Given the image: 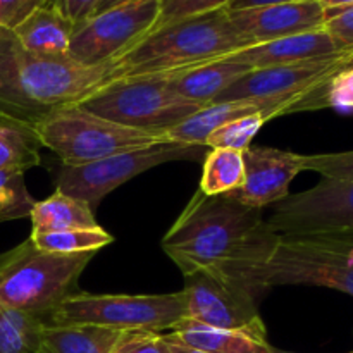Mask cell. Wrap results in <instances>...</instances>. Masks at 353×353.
I'll return each mask as SVG.
<instances>
[{"label":"cell","mask_w":353,"mask_h":353,"mask_svg":"<svg viewBox=\"0 0 353 353\" xmlns=\"http://www.w3.org/2000/svg\"><path fill=\"white\" fill-rule=\"evenodd\" d=\"M188 317L183 292L162 295H93L76 292L48 316L45 326H100L117 331H171Z\"/></svg>","instance_id":"8"},{"label":"cell","mask_w":353,"mask_h":353,"mask_svg":"<svg viewBox=\"0 0 353 353\" xmlns=\"http://www.w3.org/2000/svg\"><path fill=\"white\" fill-rule=\"evenodd\" d=\"M112 72L114 62L83 65L69 55L31 54L12 30L0 28V126L34 134L55 110L83 102L112 81Z\"/></svg>","instance_id":"2"},{"label":"cell","mask_w":353,"mask_h":353,"mask_svg":"<svg viewBox=\"0 0 353 353\" xmlns=\"http://www.w3.org/2000/svg\"><path fill=\"white\" fill-rule=\"evenodd\" d=\"M352 68H353V50L348 52V54L343 57V61H341V65H340V71H345V69H352Z\"/></svg>","instance_id":"39"},{"label":"cell","mask_w":353,"mask_h":353,"mask_svg":"<svg viewBox=\"0 0 353 353\" xmlns=\"http://www.w3.org/2000/svg\"><path fill=\"white\" fill-rule=\"evenodd\" d=\"M43 327L38 317L0 305V353H38Z\"/></svg>","instance_id":"24"},{"label":"cell","mask_w":353,"mask_h":353,"mask_svg":"<svg viewBox=\"0 0 353 353\" xmlns=\"http://www.w3.org/2000/svg\"><path fill=\"white\" fill-rule=\"evenodd\" d=\"M324 9H336V7H350L353 0H319Z\"/></svg>","instance_id":"37"},{"label":"cell","mask_w":353,"mask_h":353,"mask_svg":"<svg viewBox=\"0 0 353 353\" xmlns=\"http://www.w3.org/2000/svg\"><path fill=\"white\" fill-rule=\"evenodd\" d=\"M38 138L30 131L12 126H0V171L24 174L40 165Z\"/></svg>","instance_id":"26"},{"label":"cell","mask_w":353,"mask_h":353,"mask_svg":"<svg viewBox=\"0 0 353 353\" xmlns=\"http://www.w3.org/2000/svg\"><path fill=\"white\" fill-rule=\"evenodd\" d=\"M38 143L54 152L62 165L76 168L110 155L164 141V134L134 130L76 105L55 110L34 130Z\"/></svg>","instance_id":"6"},{"label":"cell","mask_w":353,"mask_h":353,"mask_svg":"<svg viewBox=\"0 0 353 353\" xmlns=\"http://www.w3.org/2000/svg\"><path fill=\"white\" fill-rule=\"evenodd\" d=\"M286 103L278 99L268 100H231V102H214L202 107L186 117L178 126L171 128L164 133V138L169 141L185 145H199L205 147L207 138L212 131L223 126L224 123L238 119V117L248 116V114L261 112L264 114L265 121L283 116Z\"/></svg>","instance_id":"17"},{"label":"cell","mask_w":353,"mask_h":353,"mask_svg":"<svg viewBox=\"0 0 353 353\" xmlns=\"http://www.w3.org/2000/svg\"><path fill=\"white\" fill-rule=\"evenodd\" d=\"M171 352L172 353H203V352L193 350V348H186L183 347V345H176V343H171Z\"/></svg>","instance_id":"40"},{"label":"cell","mask_w":353,"mask_h":353,"mask_svg":"<svg viewBox=\"0 0 353 353\" xmlns=\"http://www.w3.org/2000/svg\"><path fill=\"white\" fill-rule=\"evenodd\" d=\"M247 47L250 41L231 24L228 9L210 10L148 33L114 62L112 79L185 71Z\"/></svg>","instance_id":"3"},{"label":"cell","mask_w":353,"mask_h":353,"mask_svg":"<svg viewBox=\"0 0 353 353\" xmlns=\"http://www.w3.org/2000/svg\"><path fill=\"white\" fill-rule=\"evenodd\" d=\"M37 200L28 192L24 174L0 171V224L30 217Z\"/></svg>","instance_id":"28"},{"label":"cell","mask_w":353,"mask_h":353,"mask_svg":"<svg viewBox=\"0 0 353 353\" xmlns=\"http://www.w3.org/2000/svg\"><path fill=\"white\" fill-rule=\"evenodd\" d=\"M76 24L54 3L40 7L12 30L17 41L28 52L43 57H65Z\"/></svg>","instance_id":"19"},{"label":"cell","mask_w":353,"mask_h":353,"mask_svg":"<svg viewBox=\"0 0 353 353\" xmlns=\"http://www.w3.org/2000/svg\"><path fill=\"white\" fill-rule=\"evenodd\" d=\"M265 123L268 121H265L264 114L261 112L248 114V116L224 123L223 126H219L216 131L210 133V137L205 141V147L231 148V150L245 152L248 147H252V140Z\"/></svg>","instance_id":"27"},{"label":"cell","mask_w":353,"mask_h":353,"mask_svg":"<svg viewBox=\"0 0 353 353\" xmlns=\"http://www.w3.org/2000/svg\"><path fill=\"white\" fill-rule=\"evenodd\" d=\"M95 254H50L38 250L28 238L0 254V305L47 323L48 316L74 295Z\"/></svg>","instance_id":"5"},{"label":"cell","mask_w":353,"mask_h":353,"mask_svg":"<svg viewBox=\"0 0 353 353\" xmlns=\"http://www.w3.org/2000/svg\"><path fill=\"white\" fill-rule=\"evenodd\" d=\"M255 296L276 286H321L353 296V236H278L269 257L240 278Z\"/></svg>","instance_id":"4"},{"label":"cell","mask_w":353,"mask_h":353,"mask_svg":"<svg viewBox=\"0 0 353 353\" xmlns=\"http://www.w3.org/2000/svg\"><path fill=\"white\" fill-rule=\"evenodd\" d=\"M257 353H295V352L279 350V348L271 347V345H269V341H268V343H262V345H261V348H259ZM348 353H352V352H348Z\"/></svg>","instance_id":"38"},{"label":"cell","mask_w":353,"mask_h":353,"mask_svg":"<svg viewBox=\"0 0 353 353\" xmlns=\"http://www.w3.org/2000/svg\"><path fill=\"white\" fill-rule=\"evenodd\" d=\"M245 181L226 193L248 209L272 207L290 195V185L302 168V154L271 147H248L243 152Z\"/></svg>","instance_id":"14"},{"label":"cell","mask_w":353,"mask_h":353,"mask_svg":"<svg viewBox=\"0 0 353 353\" xmlns=\"http://www.w3.org/2000/svg\"><path fill=\"white\" fill-rule=\"evenodd\" d=\"M164 336L169 343L183 345L203 353H257L262 343H268L238 331L207 326L190 317L179 321L169 333H164Z\"/></svg>","instance_id":"20"},{"label":"cell","mask_w":353,"mask_h":353,"mask_svg":"<svg viewBox=\"0 0 353 353\" xmlns=\"http://www.w3.org/2000/svg\"><path fill=\"white\" fill-rule=\"evenodd\" d=\"M31 234L64 230H90L99 228L95 210L85 200L55 190L45 200L33 203L30 212Z\"/></svg>","instance_id":"21"},{"label":"cell","mask_w":353,"mask_h":353,"mask_svg":"<svg viewBox=\"0 0 353 353\" xmlns=\"http://www.w3.org/2000/svg\"><path fill=\"white\" fill-rule=\"evenodd\" d=\"M110 353H172L164 333L123 331Z\"/></svg>","instance_id":"31"},{"label":"cell","mask_w":353,"mask_h":353,"mask_svg":"<svg viewBox=\"0 0 353 353\" xmlns=\"http://www.w3.org/2000/svg\"><path fill=\"white\" fill-rule=\"evenodd\" d=\"M78 105L112 123L159 134L205 107L168 88L161 74L112 79Z\"/></svg>","instance_id":"7"},{"label":"cell","mask_w":353,"mask_h":353,"mask_svg":"<svg viewBox=\"0 0 353 353\" xmlns=\"http://www.w3.org/2000/svg\"><path fill=\"white\" fill-rule=\"evenodd\" d=\"M252 71L248 65L231 61L230 57L217 59L196 68L161 74L168 88L200 105L216 102L217 97L236 83L241 76Z\"/></svg>","instance_id":"18"},{"label":"cell","mask_w":353,"mask_h":353,"mask_svg":"<svg viewBox=\"0 0 353 353\" xmlns=\"http://www.w3.org/2000/svg\"><path fill=\"white\" fill-rule=\"evenodd\" d=\"M233 0H161V16H159L157 28L171 24L183 17L196 16V14L210 12V10L226 9Z\"/></svg>","instance_id":"30"},{"label":"cell","mask_w":353,"mask_h":353,"mask_svg":"<svg viewBox=\"0 0 353 353\" xmlns=\"http://www.w3.org/2000/svg\"><path fill=\"white\" fill-rule=\"evenodd\" d=\"M302 168L303 171H314L323 178L353 179V150L302 155Z\"/></svg>","instance_id":"29"},{"label":"cell","mask_w":353,"mask_h":353,"mask_svg":"<svg viewBox=\"0 0 353 353\" xmlns=\"http://www.w3.org/2000/svg\"><path fill=\"white\" fill-rule=\"evenodd\" d=\"M100 0H54V6L68 17L71 23L79 24L93 16Z\"/></svg>","instance_id":"34"},{"label":"cell","mask_w":353,"mask_h":353,"mask_svg":"<svg viewBox=\"0 0 353 353\" xmlns=\"http://www.w3.org/2000/svg\"><path fill=\"white\" fill-rule=\"evenodd\" d=\"M205 148L164 140L85 165H62L55 179V190L74 199L85 200L95 210L99 203L117 186L137 178L141 172L174 161H203Z\"/></svg>","instance_id":"9"},{"label":"cell","mask_w":353,"mask_h":353,"mask_svg":"<svg viewBox=\"0 0 353 353\" xmlns=\"http://www.w3.org/2000/svg\"><path fill=\"white\" fill-rule=\"evenodd\" d=\"M228 16L250 45L323 30L326 23V10L319 0H293L241 10L228 9Z\"/></svg>","instance_id":"15"},{"label":"cell","mask_w":353,"mask_h":353,"mask_svg":"<svg viewBox=\"0 0 353 353\" xmlns=\"http://www.w3.org/2000/svg\"><path fill=\"white\" fill-rule=\"evenodd\" d=\"M345 52L350 50H343L323 28V30L309 31V33L293 34V37L252 45V47L234 52L226 57L248 65L250 69H262L331 57V55H340Z\"/></svg>","instance_id":"16"},{"label":"cell","mask_w":353,"mask_h":353,"mask_svg":"<svg viewBox=\"0 0 353 353\" xmlns=\"http://www.w3.org/2000/svg\"><path fill=\"white\" fill-rule=\"evenodd\" d=\"M276 240L262 210L248 209L230 195L207 196L196 190L161 247L183 276L209 271L240 281L269 257Z\"/></svg>","instance_id":"1"},{"label":"cell","mask_w":353,"mask_h":353,"mask_svg":"<svg viewBox=\"0 0 353 353\" xmlns=\"http://www.w3.org/2000/svg\"><path fill=\"white\" fill-rule=\"evenodd\" d=\"M121 333L100 326H45L38 353H110Z\"/></svg>","instance_id":"22"},{"label":"cell","mask_w":353,"mask_h":353,"mask_svg":"<svg viewBox=\"0 0 353 353\" xmlns=\"http://www.w3.org/2000/svg\"><path fill=\"white\" fill-rule=\"evenodd\" d=\"M48 0H0V28L14 30Z\"/></svg>","instance_id":"33"},{"label":"cell","mask_w":353,"mask_h":353,"mask_svg":"<svg viewBox=\"0 0 353 353\" xmlns=\"http://www.w3.org/2000/svg\"><path fill=\"white\" fill-rule=\"evenodd\" d=\"M347 54L348 52L331 57L296 62V64L252 69L230 88L224 90L216 102L278 99L286 103L283 112V116H286L290 107L295 105L312 90L327 85L333 76L340 72L341 61Z\"/></svg>","instance_id":"13"},{"label":"cell","mask_w":353,"mask_h":353,"mask_svg":"<svg viewBox=\"0 0 353 353\" xmlns=\"http://www.w3.org/2000/svg\"><path fill=\"white\" fill-rule=\"evenodd\" d=\"M159 16L161 0H140L93 14L76 24L68 55L83 65L116 62L154 31Z\"/></svg>","instance_id":"11"},{"label":"cell","mask_w":353,"mask_h":353,"mask_svg":"<svg viewBox=\"0 0 353 353\" xmlns=\"http://www.w3.org/2000/svg\"><path fill=\"white\" fill-rule=\"evenodd\" d=\"M326 10L324 30L343 50H353V6Z\"/></svg>","instance_id":"32"},{"label":"cell","mask_w":353,"mask_h":353,"mask_svg":"<svg viewBox=\"0 0 353 353\" xmlns=\"http://www.w3.org/2000/svg\"><path fill=\"white\" fill-rule=\"evenodd\" d=\"M30 240L38 250L50 254H85L102 250L112 243L114 236L99 226L90 230H64L31 234Z\"/></svg>","instance_id":"25"},{"label":"cell","mask_w":353,"mask_h":353,"mask_svg":"<svg viewBox=\"0 0 353 353\" xmlns=\"http://www.w3.org/2000/svg\"><path fill=\"white\" fill-rule=\"evenodd\" d=\"M199 190L207 196L226 195L245 181L243 152L231 148H212L205 154Z\"/></svg>","instance_id":"23"},{"label":"cell","mask_w":353,"mask_h":353,"mask_svg":"<svg viewBox=\"0 0 353 353\" xmlns=\"http://www.w3.org/2000/svg\"><path fill=\"white\" fill-rule=\"evenodd\" d=\"M131 2H140V0H100L93 14L105 12V10L114 9V7H119V6H124V3H131Z\"/></svg>","instance_id":"36"},{"label":"cell","mask_w":353,"mask_h":353,"mask_svg":"<svg viewBox=\"0 0 353 353\" xmlns=\"http://www.w3.org/2000/svg\"><path fill=\"white\" fill-rule=\"evenodd\" d=\"M352 353H353V352H352Z\"/></svg>","instance_id":"41"},{"label":"cell","mask_w":353,"mask_h":353,"mask_svg":"<svg viewBox=\"0 0 353 353\" xmlns=\"http://www.w3.org/2000/svg\"><path fill=\"white\" fill-rule=\"evenodd\" d=\"M278 236H353V179L323 178L316 186L271 207L265 219Z\"/></svg>","instance_id":"10"},{"label":"cell","mask_w":353,"mask_h":353,"mask_svg":"<svg viewBox=\"0 0 353 353\" xmlns=\"http://www.w3.org/2000/svg\"><path fill=\"white\" fill-rule=\"evenodd\" d=\"M293 0H233L226 9L230 10H241V9H255V7L276 6V3H286Z\"/></svg>","instance_id":"35"},{"label":"cell","mask_w":353,"mask_h":353,"mask_svg":"<svg viewBox=\"0 0 353 353\" xmlns=\"http://www.w3.org/2000/svg\"><path fill=\"white\" fill-rule=\"evenodd\" d=\"M186 312L207 326L238 331L257 341H268V330L262 321L255 295L236 279L200 271L185 276Z\"/></svg>","instance_id":"12"}]
</instances>
